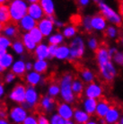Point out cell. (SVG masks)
I'll use <instances>...</instances> for the list:
<instances>
[{
	"label": "cell",
	"mask_w": 123,
	"mask_h": 124,
	"mask_svg": "<svg viewBox=\"0 0 123 124\" xmlns=\"http://www.w3.org/2000/svg\"><path fill=\"white\" fill-rule=\"evenodd\" d=\"M99 8H100V13L104 16L105 18L108 19L113 24L117 25L118 27H122L123 21L120 16L118 15L117 13H115V11L111 9L110 6L102 2V3L99 4Z\"/></svg>",
	"instance_id": "cell-6"
},
{
	"label": "cell",
	"mask_w": 123,
	"mask_h": 124,
	"mask_svg": "<svg viewBox=\"0 0 123 124\" xmlns=\"http://www.w3.org/2000/svg\"><path fill=\"white\" fill-rule=\"evenodd\" d=\"M81 25L83 26L84 30L86 31V32H92V31L93 30L92 27V24H91V16H86L82 20V23Z\"/></svg>",
	"instance_id": "cell-39"
},
{
	"label": "cell",
	"mask_w": 123,
	"mask_h": 124,
	"mask_svg": "<svg viewBox=\"0 0 123 124\" xmlns=\"http://www.w3.org/2000/svg\"><path fill=\"white\" fill-rule=\"evenodd\" d=\"M88 46L91 50H94L95 51L97 49H98V41L96 40L95 38H91L88 40Z\"/></svg>",
	"instance_id": "cell-46"
},
{
	"label": "cell",
	"mask_w": 123,
	"mask_h": 124,
	"mask_svg": "<svg viewBox=\"0 0 123 124\" xmlns=\"http://www.w3.org/2000/svg\"><path fill=\"white\" fill-rule=\"evenodd\" d=\"M6 51H7V50H4V49H1V48H0V58L3 56Z\"/></svg>",
	"instance_id": "cell-55"
},
{
	"label": "cell",
	"mask_w": 123,
	"mask_h": 124,
	"mask_svg": "<svg viewBox=\"0 0 123 124\" xmlns=\"http://www.w3.org/2000/svg\"><path fill=\"white\" fill-rule=\"evenodd\" d=\"M104 35L108 38H111V39L115 38L118 35L117 29L115 28V27H113V26H109V27L106 28V30H105Z\"/></svg>",
	"instance_id": "cell-40"
},
{
	"label": "cell",
	"mask_w": 123,
	"mask_h": 124,
	"mask_svg": "<svg viewBox=\"0 0 123 124\" xmlns=\"http://www.w3.org/2000/svg\"><path fill=\"white\" fill-rule=\"evenodd\" d=\"M90 0H77V4L79 7H85L89 5Z\"/></svg>",
	"instance_id": "cell-47"
},
{
	"label": "cell",
	"mask_w": 123,
	"mask_h": 124,
	"mask_svg": "<svg viewBox=\"0 0 123 124\" xmlns=\"http://www.w3.org/2000/svg\"><path fill=\"white\" fill-rule=\"evenodd\" d=\"M24 79L27 85L36 86V85H40L42 83L43 76L42 74H40V73L32 69L31 71H27V73L24 76Z\"/></svg>",
	"instance_id": "cell-16"
},
{
	"label": "cell",
	"mask_w": 123,
	"mask_h": 124,
	"mask_svg": "<svg viewBox=\"0 0 123 124\" xmlns=\"http://www.w3.org/2000/svg\"><path fill=\"white\" fill-rule=\"evenodd\" d=\"M70 56V49L68 45L60 44L58 46L57 51H56L55 59L59 60H68Z\"/></svg>",
	"instance_id": "cell-24"
},
{
	"label": "cell",
	"mask_w": 123,
	"mask_h": 124,
	"mask_svg": "<svg viewBox=\"0 0 123 124\" xmlns=\"http://www.w3.org/2000/svg\"><path fill=\"white\" fill-rule=\"evenodd\" d=\"M28 15L31 16L33 19H35L37 22L46 16L40 3L29 4V6H28Z\"/></svg>",
	"instance_id": "cell-17"
},
{
	"label": "cell",
	"mask_w": 123,
	"mask_h": 124,
	"mask_svg": "<svg viewBox=\"0 0 123 124\" xmlns=\"http://www.w3.org/2000/svg\"><path fill=\"white\" fill-rule=\"evenodd\" d=\"M12 42V39H10L9 37H7L4 34L0 33V48L1 49L7 50L9 48H11Z\"/></svg>",
	"instance_id": "cell-37"
},
{
	"label": "cell",
	"mask_w": 123,
	"mask_h": 124,
	"mask_svg": "<svg viewBox=\"0 0 123 124\" xmlns=\"http://www.w3.org/2000/svg\"><path fill=\"white\" fill-rule=\"evenodd\" d=\"M49 68V62L47 59H35L33 62V70L44 74Z\"/></svg>",
	"instance_id": "cell-31"
},
{
	"label": "cell",
	"mask_w": 123,
	"mask_h": 124,
	"mask_svg": "<svg viewBox=\"0 0 123 124\" xmlns=\"http://www.w3.org/2000/svg\"><path fill=\"white\" fill-rule=\"evenodd\" d=\"M23 124H38V117L35 113L28 114L26 119L24 120Z\"/></svg>",
	"instance_id": "cell-41"
},
{
	"label": "cell",
	"mask_w": 123,
	"mask_h": 124,
	"mask_svg": "<svg viewBox=\"0 0 123 124\" xmlns=\"http://www.w3.org/2000/svg\"><path fill=\"white\" fill-rule=\"evenodd\" d=\"M39 3L40 4L46 16H55V4L53 0H40Z\"/></svg>",
	"instance_id": "cell-26"
},
{
	"label": "cell",
	"mask_w": 123,
	"mask_h": 124,
	"mask_svg": "<svg viewBox=\"0 0 123 124\" xmlns=\"http://www.w3.org/2000/svg\"><path fill=\"white\" fill-rule=\"evenodd\" d=\"M16 78V76L12 71L8 72L7 74H6L5 76V82H6V84H12L13 82H15Z\"/></svg>",
	"instance_id": "cell-44"
},
{
	"label": "cell",
	"mask_w": 123,
	"mask_h": 124,
	"mask_svg": "<svg viewBox=\"0 0 123 124\" xmlns=\"http://www.w3.org/2000/svg\"><path fill=\"white\" fill-rule=\"evenodd\" d=\"M111 101L108 100L105 97H101L99 98V102H97V106H96L95 115L99 120H104L105 115L107 114L108 111L110 109Z\"/></svg>",
	"instance_id": "cell-13"
},
{
	"label": "cell",
	"mask_w": 123,
	"mask_h": 124,
	"mask_svg": "<svg viewBox=\"0 0 123 124\" xmlns=\"http://www.w3.org/2000/svg\"><path fill=\"white\" fill-rule=\"evenodd\" d=\"M7 5L9 7L11 22L17 23L28 14L29 3L26 0H10Z\"/></svg>",
	"instance_id": "cell-2"
},
{
	"label": "cell",
	"mask_w": 123,
	"mask_h": 124,
	"mask_svg": "<svg viewBox=\"0 0 123 124\" xmlns=\"http://www.w3.org/2000/svg\"><path fill=\"white\" fill-rule=\"evenodd\" d=\"M40 100V93H38L36 87L33 85H27L26 87V94H25V102H28L34 109H36L39 105V102Z\"/></svg>",
	"instance_id": "cell-11"
},
{
	"label": "cell",
	"mask_w": 123,
	"mask_h": 124,
	"mask_svg": "<svg viewBox=\"0 0 123 124\" xmlns=\"http://www.w3.org/2000/svg\"><path fill=\"white\" fill-rule=\"evenodd\" d=\"M29 33H30V35L31 36V38L33 39L34 41H35L37 44L42 42L43 39L45 38L44 37V35L42 34V32L40 31V30L38 28L37 26H36V27H34L33 29H31V31H29Z\"/></svg>",
	"instance_id": "cell-36"
},
{
	"label": "cell",
	"mask_w": 123,
	"mask_h": 124,
	"mask_svg": "<svg viewBox=\"0 0 123 124\" xmlns=\"http://www.w3.org/2000/svg\"><path fill=\"white\" fill-rule=\"evenodd\" d=\"M21 39L24 44L25 49L28 52H33L35 48L37 46V43L34 41L29 32H23L21 34Z\"/></svg>",
	"instance_id": "cell-22"
},
{
	"label": "cell",
	"mask_w": 123,
	"mask_h": 124,
	"mask_svg": "<svg viewBox=\"0 0 123 124\" xmlns=\"http://www.w3.org/2000/svg\"><path fill=\"white\" fill-rule=\"evenodd\" d=\"M105 17L102 14H98L91 17V24L93 30L97 31H102L106 28V22Z\"/></svg>",
	"instance_id": "cell-21"
},
{
	"label": "cell",
	"mask_w": 123,
	"mask_h": 124,
	"mask_svg": "<svg viewBox=\"0 0 123 124\" xmlns=\"http://www.w3.org/2000/svg\"><path fill=\"white\" fill-rule=\"evenodd\" d=\"M14 62H15L14 56H13L11 53L7 52V51L0 58V64L3 66L6 69H9L12 67Z\"/></svg>",
	"instance_id": "cell-32"
},
{
	"label": "cell",
	"mask_w": 123,
	"mask_h": 124,
	"mask_svg": "<svg viewBox=\"0 0 123 124\" xmlns=\"http://www.w3.org/2000/svg\"><path fill=\"white\" fill-rule=\"evenodd\" d=\"M35 59H49V44L40 42L37 44L33 51Z\"/></svg>",
	"instance_id": "cell-20"
},
{
	"label": "cell",
	"mask_w": 123,
	"mask_h": 124,
	"mask_svg": "<svg viewBox=\"0 0 123 124\" xmlns=\"http://www.w3.org/2000/svg\"><path fill=\"white\" fill-rule=\"evenodd\" d=\"M121 112H123L122 105L117 103L115 101H111L110 109L104 117L105 122L106 123H117V122H119Z\"/></svg>",
	"instance_id": "cell-9"
},
{
	"label": "cell",
	"mask_w": 123,
	"mask_h": 124,
	"mask_svg": "<svg viewBox=\"0 0 123 124\" xmlns=\"http://www.w3.org/2000/svg\"><path fill=\"white\" fill-rule=\"evenodd\" d=\"M77 32V25L75 24L65 25L64 27H63V31H62V33L65 36V38H68V39L75 37Z\"/></svg>",
	"instance_id": "cell-34"
},
{
	"label": "cell",
	"mask_w": 123,
	"mask_h": 124,
	"mask_svg": "<svg viewBox=\"0 0 123 124\" xmlns=\"http://www.w3.org/2000/svg\"><path fill=\"white\" fill-rule=\"evenodd\" d=\"M38 124H49V119L46 116V113H40L37 115Z\"/></svg>",
	"instance_id": "cell-43"
},
{
	"label": "cell",
	"mask_w": 123,
	"mask_h": 124,
	"mask_svg": "<svg viewBox=\"0 0 123 124\" xmlns=\"http://www.w3.org/2000/svg\"><path fill=\"white\" fill-rule=\"evenodd\" d=\"M6 68H4L3 66H2V65H1V64H0V75H2V74H3L4 72L6 71Z\"/></svg>",
	"instance_id": "cell-54"
},
{
	"label": "cell",
	"mask_w": 123,
	"mask_h": 124,
	"mask_svg": "<svg viewBox=\"0 0 123 124\" xmlns=\"http://www.w3.org/2000/svg\"><path fill=\"white\" fill-rule=\"evenodd\" d=\"M29 114V111L22 106L21 104L13 106L8 112V120L10 122L15 124H21L24 122L27 115Z\"/></svg>",
	"instance_id": "cell-5"
},
{
	"label": "cell",
	"mask_w": 123,
	"mask_h": 124,
	"mask_svg": "<svg viewBox=\"0 0 123 124\" xmlns=\"http://www.w3.org/2000/svg\"><path fill=\"white\" fill-rule=\"evenodd\" d=\"M49 123L50 124H67V120H65L63 117L56 112L52 113L49 117Z\"/></svg>",
	"instance_id": "cell-38"
},
{
	"label": "cell",
	"mask_w": 123,
	"mask_h": 124,
	"mask_svg": "<svg viewBox=\"0 0 123 124\" xmlns=\"http://www.w3.org/2000/svg\"><path fill=\"white\" fill-rule=\"evenodd\" d=\"M54 24H55V27L57 28H63L65 26V23L61 21H59V19L55 18L54 19Z\"/></svg>",
	"instance_id": "cell-49"
},
{
	"label": "cell",
	"mask_w": 123,
	"mask_h": 124,
	"mask_svg": "<svg viewBox=\"0 0 123 124\" xmlns=\"http://www.w3.org/2000/svg\"><path fill=\"white\" fill-rule=\"evenodd\" d=\"M8 123H10V121L8 119L0 118V124H8Z\"/></svg>",
	"instance_id": "cell-53"
},
{
	"label": "cell",
	"mask_w": 123,
	"mask_h": 124,
	"mask_svg": "<svg viewBox=\"0 0 123 124\" xmlns=\"http://www.w3.org/2000/svg\"><path fill=\"white\" fill-rule=\"evenodd\" d=\"M37 23L38 22L35 19H33L31 16H29L27 14L17 23V24H18V27L22 32H29L31 29L37 26Z\"/></svg>",
	"instance_id": "cell-14"
},
{
	"label": "cell",
	"mask_w": 123,
	"mask_h": 124,
	"mask_svg": "<svg viewBox=\"0 0 123 124\" xmlns=\"http://www.w3.org/2000/svg\"><path fill=\"white\" fill-rule=\"evenodd\" d=\"M74 78L75 77L71 73H65L59 81L60 86V98L62 101L71 104L77 100V96L72 90V82Z\"/></svg>",
	"instance_id": "cell-1"
},
{
	"label": "cell",
	"mask_w": 123,
	"mask_h": 124,
	"mask_svg": "<svg viewBox=\"0 0 123 124\" xmlns=\"http://www.w3.org/2000/svg\"><path fill=\"white\" fill-rule=\"evenodd\" d=\"M5 93H6V88H5V85L2 82H0V101L2 100V98H4L5 96Z\"/></svg>",
	"instance_id": "cell-48"
},
{
	"label": "cell",
	"mask_w": 123,
	"mask_h": 124,
	"mask_svg": "<svg viewBox=\"0 0 123 124\" xmlns=\"http://www.w3.org/2000/svg\"><path fill=\"white\" fill-rule=\"evenodd\" d=\"M99 66V70H100V75H101V78L103 80L105 85L108 84H111V82L113 80L116 75H117V72H116V69L114 68L113 64L111 60H107L105 62H102V63H100L98 64Z\"/></svg>",
	"instance_id": "cell-3"
},
{
	"label": "cell",
	"mask_w": 123,
	"mask_h": 124,
	"mask_svg": "<svg viewBox=\"0 0 123 124\" xmlns=\"http://www.w3.org/2000/svg\"><path fill=\"white\" fill-rule=\"evenodd\" d=\"M29 4H32V3H39L40 0H26Z\"/></svg>",
	"instance_id": "cell-56"
},
{
	"label": "cell",
	"mask_w": 123,
	"mask_h": 124,
	"mask_svg": "<svg viewBox=\"0 0 123 124\" xmlns=\"http://www.w3.org/2000/svg\"><path fill=\"white\" fill-rule=\"evenodd\" d=\"M57 112L59 113L61 117L65 119V120H72L73 116H74V112L75 110L72 107L71 103H68L67 102H58V105H57Z\"/></svg>",
	"instance_id": "cell-12"
},
{
	"label": "cell",
	"mask_w": 123,
	"mask_h": 124,
	"mask_svg": "<svg viewBox=\"0 0 123 124\" xmlns=\"http://www.w3.org/2000/svg\"><path fill=\"white\" fill-rule=\"evenodd\" d=\"M0 118L8 119V112H6V110H2V111L0 112Z\"/></svg>",
	"instance_id": "cell-52"
},
{
	"label": "cell",
	"mask_w": 123,
	"mask_h": 124,
	"mask_svg": "<svg viewBox=\"0 0 123 124\" xmlns=\"http://www.w3.org/2000/svg\"><path fill=\"white\" fill-rule=\"evenodd\" d=\"M3 110V106H2V103H1V102H0V112Z\"/></svg>",
	"instance_id": "cell-61"
},
{
	"label": "cell",
	"mask_w": 123,
	"mask_h": 124,
	"mask_svg": "<svg viewBox=\"0 0 123 124\" xmlns=\"http://www.w3.org/2000/svg\"><path fill=\"white\" fill-rule=\"evenodd\" d=\"M72 90L76 94L77 98H82V95L85 93V85L84 81L81 78H74V80L72 82Z\"/></svg>",
	"instance_id": "cell-23"
},
{
	"label": "cell",
	"mask_w": 123,
	"mask_h": 124,
	"mask_svg": "<svg viewBox=\"0 0 123 124\" xmlns=\"http://www.w3.org/2000/svg\"><path fill=\"white\" fill-rule=\"evenodd\" d=\"M11 22V16H10L9 7L7 4L0 5V23L3 25Z\"/></svg>",
	"instance_id": "cell-27"
},
{
	"label": "cell",
	"mask_w": 123,
	"mask_h": 124,
	"mask_svg": "<svg viewBox=\"0 0 123 124\" xmlns=\"http://www.w3.org/2000/svg\"><path fill=\"white\" fill-rule=\"evenodd\" d=\"M70 49V56L68 59V61L75 62L80 59L85 52V43L81 37H75L69 44Z\"/></svg>",
	"instance_id": "cell-4"
},
{
	"label": "cell",
	"mask_w": 123,
	"mask_h": 124,
	"mask_svg": "<svg viewBox=\"0 0 123 124\" xmlns=\"http://www.w3.org/2000/svg\"><path fill=\"white\" fill-rule=\"evenodd\" d=\"M47 94H49L51 97L57 98L59 95H60V86L59 84L53 82L49 85L48 87V90H47Z\"/></svg>",
	"instance_id": "cell-35"
},
{
	"label": "cell",
	"mask_w": 123,
	"mask_h": 124,
	"mask_svg": "<svg viewBox=\"0 0 123 124\" xmlns=\"http://www.w3.org/2000/svg\"><path fill=\"white\" fill-rule=\"evenodd\" d=\"M55 16H45L37 23V27L40 30L45 38H48L49 35L54 32L55 30V24H54V19Z\"/></svg>",
	"instance_id": "cell-8"
},
{
	"label": "cell",
	"mask_w": 123,
	"mask_h": 124,
	"mask_svg": "<svg viewBox=\"0 0 123 124\" xmlns=\"http://www.w3.org/2000/svg\"><path fill=\"white\" fill-rule=\"evenodd\" d=\"M113 59L114 61L116 62L119 65H123V53L122 52H116L113 55Z\"/></svg>",
	"instance_id": "cell-45"
},
{
	"label": "cell",
	"mask_w": 123,
	"mask_h": 124,
	"mask_svg": "<svg viewBox=\"0 0 123 124\" xmlns=\"http://www.w3.org/2000/svg\"><path fill=\"white\" fill-rule=\"evenodd\" d=\"M95 3H98V4H100V3H102V0H93Z\"/></svg>",
	"instance_id": "cell-59"
},
{
	"label": "cell",
	"mask_w": 123,
	"mask_h": 124,
	"mask_svg": "<svg viewBox=\"0 0 123 124\" xmlns=\"http://www.w3.org/2000/svg\"><path fill=\"white\" fill-rule=\"evenodd\" d=\"M9 1H10V0H9Z\"/></svg>",
	"instance_id": "cell-63"
},
{
	"label": "cell",
	"mask_w": 123,
	"mask_h": 124,
	"mask_svg": "<svg viewBox=\"0 0 123 124\" xmlns=\"http://www.w3.org/2000/svg\"><path fill=\"white\" fill-rule=\"evenodd\" d=\"M19 31H20V29L18 27V24L15 23L10 22L4 25L1 30V33L14 40L17 38V36L19 35Z\"/></svg>",
	"instance_id": "cell-18"
},
{
	"label": "cell",
	"mask_w": 123,
	"mask_h": 124,
	"mask_svg": "<svg viewBox=\"0 0 123 124\" xmlns=\"http://www.w3.org/2000/svg\"><path fill=\"white\" fill-rule=\"evenodd\" d=\"M119 122H120V123H122V124H123V115L121 116V118L120 119V121H119Z\"/></svg>",
	"instance_id": "cell-60"
},
{
	"label": "cell",
	"mask_w": 123,
	"mask_h": 124,
	"mask_svg": "<svg viewBox=\"0 0 123 124\" xmlns=\"http://www.w3.org/2000/svg\"><path fill=\"white\" fill-rule=\"evenodd\" d=\"M11 49L13 50V51L15 53L16 55H19L21 56L23 53L26 51V49H25V46L22 39H18V38H15L14 39L12 42V46H11Z\"/></svg>",
	"instance_id": "cell-29"
},
{
	"label": "cell",
	"mask_w": 123,
	"mask_h": 124,
	"mask_svg": "<svg viewBox=\"0 0 123 124\" xmlns=\"http://www.w3.org/2000/svg\"><path fill=\"white\" fill-rule=\"evenodd\" d=\"M0 33H1V31H0Z\"/></svg>",
	"instance_id": "cell-62"
},
{
	"label": "cell",
	"mask_w": 123,
	"mask_h": 124,
	"mask_svg": "<svg viewBox=\"0 0 123 124\" xmlns=\"http://www.w3.org/2000/svg\"><path fill=\"white\" fill-rule=\"evenodd\" d=\"M57 105L58 103L56 102L55 98L47 94L40 98L38 107L43 113H50L57 108Z\"/></svg>",
	"instance_id": "cell-10"
},
{
	"label": "cell",
	"mask_w": 123,
	"mask_h": 124,
	"mask_svg": "<svg viewBox=\"0 0 123 124\" xmlns=\"http://www.w3.org/2000/svg\"><path fill=\"white\" fill-rule=\"evenodd\" d=\"M59 45H54V44H49V59H54L56 55V51L58 49Z\"/></svg>",
	"instance_id": "cell-42"
},
{
	"label": "cell",
	"mask_w": 123,
	"mask_h": 124,
	"mask_svg": "<svg viewBox=\"0 0 123 124\" xmlns=\"http://www.w3.org/2000/svg\"><path fill=\"white\" fill-rule=\"evenodd\" d=\"M119 2V12H120V16L123 21V0H118Z\"/></svg>",
	"instance_id": "cell-50"
},
{
	"label": "cell",
	"mask_w": 123,
	"mask_h": 124,
	"mask_svg": "<svg viewBox=\"0 0 123 124\" xmlns=\"http://www.w3.org/2000/svg\"><path fill=\"white\" fill-rule=\"evenodd\" d=\"M65 36L62 32L57 31L55 33H52L48 37V42L49 44H54V45H60L64 42Z\"/></svg>",
	"instance_id": "cell-33"
},
{
	"label": "cell",
	"mask_w": 123,
	"mask_h": 124,
	"mask_svg": "<svg viewBox=\"0 0 123 124\" xmlns=\"http://www.w3.org/2000/svg\"><path fill=\"white\" fill-rule=\"evenodd\" d=\"M79 71H80V78L87 84L92 83L94 79H95V76L92 73L90 69L85 68H79Z\"/></svg>",
	"instance_id": "cell-30"
},
{
	"label": "cell",
	"mask_w": 123,
	"mask_h": 124,
	"mask_svg": "<svg viewBox=\"0 0 123 124\" xmlns=\"http://www.w3.org/2000/svg\"><path fill=\"white\" fill-rule=\"evenodd\" d=\"M74 121L77 123H88L90 120V114L85 111H82L80 109H76L73 116Z\"/></svg>",
	"instance_id": "cell-25"
},
{
	"label": "cell",
	"mask_w": 123,
	"mask_h": 124,
	"mask_svg": "<svg viewBox=\"0 0 123 124\" xmlns=\"http://www.w3.org/2000/svg\"><path fill=\"white\" fill-rule=\"evenodd\" d=\"M85 95L89 98L99 99L102 97V88L101 85L95 84L94 82L88 84V85L85 89Z\"/></svg>",
	"instance_id": "cell-15"
},
{
	"label": "cell",
	"mask_w": 123,
	"mask_h": 124,
	"mask_svg": "<svg viewBox=\"0 0 123 124\" xmlns=\"http://www.w3.org/2000/svg\"><path fill=\"white\" fill-rule=\"evenodd\" d=\"M25 66H26V70L27 71H31L33 69V63L31 61H28L25 63Z\"/></svg>",
	"instance_id": "cell-51"
},
{
	"label": "cell",
	"mask_w": 123,
	"mask_h": 124,
	"mask_svg": "<svg viewBox=\"0 0 123 124\" xmlns=\"http://www.w3.org/2000/svg\"><path fill=\"white\" fill-rule=\"evenodd\" d=\"M119 40H120V42L123 44V31H121V33H120V38H119Z\"/></svg>",
	"instance_id": "cell-57"
},
{
	"label": "cell",
	"mask_w": 123,
	"mask_h": 124,
	"mask_svg": "<svg viewBox=\"0 0 123 124\" xmlns=\"http://www.w3.org/2000/svg\"><path fill=\"white\" fill-rule=\"evenodd\" d=\"M26 87L27 85L17 83L15 86L12 88L8 94V98L11 102H15L16 104H21L22 102L25 101V94H26Z\"/></svg>",
	"instance_id": "cell-7"
},
{
	"label": "cell",
	"mask_w": 123,
	"mask_h": 124,
	"mask_svg": "<svg viewBox=\"0 0 123 124\" xmlns=\"http://www.w3.org/2000/svg\"><path fill=\"white\" fill-rule=\"evenodd\" d=\"M96 106H97V102H96V99H94V98L87 97V99L84 100V109L90 115L95 114Z\"/></svg>",
	"instance_id": "cell-28"
},
{
	"label": "cell",
	"mask_w": 123,
	"mask_h": 124,
	"mask_svg": "<svg viewBox=\"0 0 123 124\" xmlns=\"http://www.w3.org/2000/svg\"><path fill=\"white\" fill-rule=\"evenodd\" d=\"M9 2V0H0V5H3V4H7Z\"/></svg>",
	"instance_id": "cell-58"
},
{
	"label": "cell",
	"mask_w": 123,
	"mask_h": 124,
	"mask_svg": "<svg viewBox=\"0 0 123 124\" xmlns=\"http://www.w3.org/2000/svg\"><path fill=\"white\" fill-rule=\"evenodd\" d=\"M25 63L23 59H17V60H15V62L13 63L12 67L10 68V71H12L14 74L15 75L16 77L18 78H23L24 77L25 74H26V66H25Z\"/></svg>",
	"instance_id": "cell-19"
}]
</instances>
